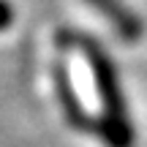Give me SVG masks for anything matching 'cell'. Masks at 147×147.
<instances>
[{"instance_id": "277c9868", "label": "cell", "mask_w": 147, "mask_h": 147, "mask_svg": "<svg viewBox=\"0 0 147 147\" xmlns=\"http://www.w3.org/2000/svg\"><path fill=\"white\" fill-rule=\"evenodd\" d=\"M11 19H14V11H11V5L5 3V0H0V30H5V27L11 25Z\"/></svg>"}, {"instance_id": "6da1fadb", "label": "cell", "mask_w": 147, "mask_h": 147, "mask_svg": "<svg viewBox=\"0 0 147 147\" xmlns=\"http://www.w3.org/2000/svg\"><path fill=\"white\" fill-rule=\"evenodd\" d=\"M71 38L82 49V55L87 57L90 68H93L95 87H98V95H101L104 109H106L104 120H98V125H95V134L109 147H131L134 144V128H131L128 115H125V98H123L120 82H117V68L112 65L109 55L101 49L98 41L82 36V33H74Z\"/></svg>"}, {"instance_id": "3957f363", "label": "cell", "mask_w": 147, "mask_h": 147, "mask_svg": "<svg viewBox=\"0 0 147 147\" xmlns=\"http://www.w3.org/2000/svg\"><path fill=\"white\" fill-rule=\"evenodd\" d=\"M55 90H57V98H60V104H63V112H65V117L71 120V125L82 128L84 123H90V117L84 115V109L79 106L76 93L71 90L68 74H65V68H60V65L55 68Z\"/></svg>"}, {"instance_id": "7a4b0ae2", "label": "cell", "mask_w": 147, "mask_h": 147, "mask_svg": "<svg viewBox=\"0 0 147 147\" xmlns=\"http://www.w3.org/2000/svg\"><path fill=\"white\" fill-rule=\"evenodd\" d=\"M87 3L95 5V8L112 22V27L120 33L123 41H136V38L142 36V22H139V16L134 14L128 5H123L120 0H87Z\"/></svg>"}]
</instances>
